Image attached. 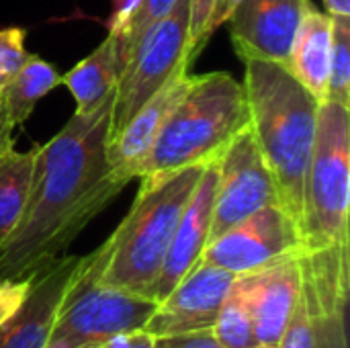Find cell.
I'll return each instance as SVG.
<instances>
[{"label": "cell", "mask_w": 350, "mask_h": 348, "mask_svg": "<svg viewBox=\"0 0 350 348\" xmlns=\"http://www.w3.org/2000/svg\"><path fill=\"white\" fill-rule=\"evenodd\" d=\"M242 62L246 66L242 86L250 115V133L275 176L281 207L299 230L304 180L322 103L287 66L267 59Z\"/></svg>", "instance_id": "7a4b0ae2"}, {"label": "cell", "mask_w": 350, "mask_h": 348, "mask_svg": "<svg viewBox=\"0 0 350 348\" xmlns=\"http://www.w3.org/2000/svg\"><path fill=\"white\" fill-rule=\"evenodd\" d=\"M230 14V0H189V59L201 53L203 45Z\"/></svg>", "instance_id": "cb8c5ba5"}, {"label": "cell", "mask_w": 350, "mask_h": 348, "mask_svg": "<svg viewBox=\"0 0 350 348\" xmlns=\"http://www.w3.org/2000/svg\"><path fill=\"white\" fill-rule=\"evenodd\" d=\"M326 101L350 107V16H332V53Z\"/></svg>", "instance_id": "603a6c76"}, {"label": "cell", "mask_w": 350, "mask_h": 348, "mask_svg": "<svg viewBox=\"0 0 350 348\" xmlns=\"http://www.w3.org/2000/svg\"><path fill=\"white\" fill-rule=\"evenodd\" d=\"M62 84L57 70L43 57L31 53L29 59L14 72L0 90V105L8 121L16 127L25 123L37 103L55 86Z\"/></svg>", "instance_id": "ffe728a7"}, {"label": "cell", "mask_w": 350, "mask_h": 348, "mask_svg": "<svg viewBox=\"0 0 350 348\" xmlns=\"http://www.w3.org/2000/svg\"><path fill=\"white\" fill-rule=\"evenodd\" d=\"M115 92L76 113L39 146L29 205L14 234L0 246V277H23L59 258L76 236L127 187L111 172L107 150Z\"/></svg>", "instance_id": "6da1fadb"}, {"label": "cell", "mask_w": 350, "mask_h": 348, "mask_svg": "<svg viewBox=\"0 0 350 348\" xmlns=\"http://www.w3.org/2000/svg\"><path fill=\"white\" fill-rule=\"evenodd\" d=\"M234 289L246 304L256 340L279 347L301 289L299 254L273 263L265 269L238 275Z\"/></svg>", "instance_id": "4fadbf2b"}, {"label": "cell", "mask_w": 350, "mask_h": 348, "mask_svg": "<svg viewBox=\"0 0 350 348\" xmlns=\"http://www.w3.org/2000/svg\"><path fill=\"white\" fill-rule=\"evenodd\" d=\"M250 348H279L277 345H265V343H256L254 347H250Z\"/></svg>", "instance_id": "1f68e13d"}, {"label": "cell", "mask_w": 350, "mask_h": 348, "mask_svg": "<svg viewBox=\"0 0 350 348\" xmlns=\"http://www.w3.org/2000/svg\"><path fill=\"white\" fill-rule=\"evenodd\" d=\"M39 146L14 150V139L0 150V246L18 228L29 205Z\"/></svg>", "instance_id": "ac0fdd59"}, {"label": "cell", "mask_w": 350, "mask_h": 348, "mask_svg": "<svg viewBox=\"0 0 350 348\" xmlns=\"http://www.w3.org/2000/svg\"><path fill=\"white\" fill-rule=\"evenodd\" d=\"M299 254V230L279 205H267L213 238L199 260L246 275Z\"/></svg>", "instance_id": "30bf717a"}, {"label": "cell", "mask_w": 350, "mask_h": 348, "mask_svg": "<svg viewBox=\"0 0 350 348\" xmlns=\"http://www.w3.org/2000/svg\"><path fill=\"white\" fill-rule=\"evenodd\" d=\"M211 330L224 348H250L258 343L252 318L246 310L244 299L234 289V285H232Z\"/></svg>", "instance_id": "7402d4cb"}, {"label": "cell", "mask_w": 350, "mask_h": 348, "mask_svg": "<svg viewBox=\"0 0 350 348\" xmlns=\"http://www.w3.org/2000/svg\"><path fill=\"white\" fill-rule=\"evenodd\" d=\"M29 51L25 49V31L18 27L0 29V72L4 80H8L18 68L29 59Z\"/></svg>", "instance_id": "d4e9b609"}, {"label": "cell", "mask_w": 350, "mask_h": 348, "mask_svg": "<svg viewBox=\"0 0 350 348\" xmlns=\"http://www.w3.org/2000/svg\"><path fill=\"white\" fill-rule=\"evenodd\" d=\"M33 281V271L23 277H0V328L16 314Z\"/></svg>", "instance_id": "484cf974"}, {"label": "cell", "mask_w": 350, "mask_h": 348, "mask_svg": "<svg viewBox=\"0 0 350 348\" xmlns=\"http://www.w3.org/2000/svg\"><path fill=\"white\" fill-rule=\"evenodd\" d=\"M234 2H236V0H230V10H232V6H234Z\"/></svg>", "instance_id": "836d02e7"}, {"label": "cell", "mask_w": 350, "mask_h": 348, "mask_svg": "<svg viewBox=\"0 0 350 348\" xmlns=\"http://www.w3.org/2000/svg\"><path fill=\"white\" fill-rule=\"evenodd\" d=\"M330 16H350V0H324Z\"/></svg>", "instance_id": "f546056e"}, {"label": "cell", "mask_w": 350, "mask_h": 348, "mask_svg": "<svg viewBox=\"0 0 350 348\" xmlns=\"http://www.w3.org/2000/svg\"><path fill=\"white\" fill-rule=\"evenodd\" d=\"M139 2L142 0H113V12H111V18L107 23L109 33H117L131 18V14L139 6Z\"/></svg>", "instance_id": "f1b7e54d"}, {"label": "cell", "mask_w": 350, "mask_h": 348, "mask_svg": "<svg viewBox=\"0 0 350 348\" xmlns=\"http://www.w3.org/2000/svg\"><path fill=\"white\" fill-rule=\"evenodd\" d=\"M12 129H14V125L8 121V117H6V113H4V109L0 105V150L8 142H12Z\"/></svg>", "instance_id": "4dcf8cb0"}, {"label": "cell", "mask_w": 350, "mask_h": 348, "mask_svg": "<svg viewBox=\"0 0 350 348\" xmlns=\"http://www.w3.org/2000/svg\"><path fill=\"white\" fill-rule=\"evenodd\" d=\"M4 82H6V80H4V76H2V72H0V90H2V86H4Z\"/></svg>", "instance_id": "d6a6232c"}, {"label": "cell", "mask_w": 350, "mask_h": 348, "mask_svg": "<svg viewBox=\"0 0 350 348\" xmlns=\"http://www.w3.org/2000/svg\"><path fill=\"white\" fill-rule=\"evenodd\" d=\"M217 166L215 162L207 164L180 219L174 230L168 254L164 258L160 277L152 289V302L160 304L172 287L199 263L205 246L211 240V222H213V199H215Z\"/></svg>", "instance_id": "9a60e30c"}, {"label": "cell", "mask_w": 350, "mask_h": 348, "mask_svg": "<svg viewBox=\"0 0 350 348\" xmlns=\"http://www.w3.org/2000/svg\"><path fill=\"white\" fill-rule=\"evenodd\" d=\"M189 0H178L142 39L115 88L111 139L174 76L189 72ZM109 139V142H111Z\"/></svg>", "instance_id": "ba28073f"}, {"label": "cell", "mask_w": 350, "mask_h": 348, "mask_svg": "<svg viewBox=\"0 0 350 348\" xmlns=\"http://www.w3.org/2000/svg\"><path fill=\"white\" fill-rule=\"evenodd\" d=\"M330 53L332 16L310 4L295 33L287 68L320 103L326 101L328 92Z\"/></svg>", "instance_id": "e0dca14e"}, {"label": "cell", "mask_w": 350, "mask_h": 348, "mask_svg": "<svg viewBox=\"0 0 350 348\" xmlns=\"http://www.w3.org/2000/svg\"><path fill=\"white\" fill-rule=\"evenodd\" d=\"M310 4L312 0H236L228 18L238 57L287 66Z\"/></svg>", "instance_id": "8fae6325"}, {"label": "cell", "mask_w": 350, "mask_h": 348, "mask_svg": "<svg viewBox=\"0 0 350 348\" xmlns=\"http://www.w3.org/2000/svg\"><path fill=\"white\" fill-rule=\"evenodd\" d=\"M250 125L246 92L228 72L191 74L135 178L207 166Z\"/></svg>", "instance_id": "3957f363"}, {"label": "cell", "mask_w": 350, "mask_h": 348, "mask_svg": "<svg viewBox=\"0 0 350 348\" xmlns=\"http://www.w3.org/2000/svg\"><path fill=\"white\" fill-rule=\"evenodd\" d=\"M191 72H183L174 76L164 88H160L154 96H150L137 113L121 127L117 135L109 142L107 160L111 172L133 180L139 162L148 156L156 135L160 133L172 105L178 101L183 90L187 88Z\"/></svg>", "instance_id": "2e32d148"}, {"label": "cell", "mask_w": 350, "mask_h": 348, "mask_svg": "<svg viewBox=\"0 0 350 348\" xmlns=\"http://www.w3.org/2000/svg\"><path fill=\"white\" fill-rule=\"evenodd\" d=\"M350 107L324 101L299 215V254L350 252Z\"/></svg>", "instance_id": "5b68a950"}, {"label": "cell", "mask_w": 350, "mask_h": 348, "mask_svg": "<svg viewBox=\"0 0 350 348\" xmlns=\"http://www.w3.org/2000/svg\"><path fill=\"white\" fill-rule=\"evenodd\" d=\"M178 0H142L131 18L117 31L115 43H117V62H119V74L133 57L137 45L142 43L144 35L166 14L172 10V6Z\"/></svg>", "instance_id": "44dd1931"}, {"label": "cell", "mask_w": 350, "mask_h": 348, "mask_svg": "<svg viewBox=\"0 0 350 348\" xmlns=\"http://www.w3.org/2000/svg\"><path fill=\"white\" fill-rule=\"evenodd\" d=\"M205 166L139 178V193L111 238L103 281L115 289L152 299L178 219Z\"/></svg>", "instance_id": "277c9868"}, {"label": "cell", "mask_w": 350, "mask_h": 348, "mask_svg": "<svg viewBox=\"0 0 350 348\" xmlns=\"http://www.w3.org/2000/svg\"><path fill=\"white\" fill-rule=\"evenodd\" d=\"M109 254L111 238L80 256L45 348H98L115 336L146 328L158 304L107 285L103 271Z\"/></svg>", "instance_id": "8992f818"}, {"label": "cell", "mask_w": 350, "mask_h": 348, "mask_svg": "<svg viewBox=\"0 0 350 348\" xmlns=\"http://www.w3.org/2000/svg\"><path fill=\"white\" fill-rule=\"evenodd\" d=\"M117 80L119 62L113 33H109L88 57H84L66 76H62V84L76 101V113H84L98 107L111 92H115Z\"/></svg>", "instance_id": "d6986e66"}, {"label": "cell", "mask_w": 350, "mask_h": 348, "mask_svg": "<svg viewBox=\"0 0 350 348\" xmlns=\"http://www.w3.org/2000/svg\"><path fill=\"white\" fill-rule=\"evenodd\" d=\"M211 240L267 205L279 203L275 176L258 150L250 127L244 129L215 160ZM281 205V203H279ZM209 240V242H211Z\"/></svg>", "instance_id": "9c48e42d"}, {"label": "cell", "mask_w": 350, "mask_h": 348, "mask_svg": "<svg viewBox=\"0 0 350 348\" xmlns=\"http://www.w3.org/2000/svg\"><path fill=\"white\" fill-rule=\"evenodd\" d=\"M154 348H224L215 338L211 328L170 334V336H158L154 338Z\"/></svg>", "instance_id": "4316f807"}, {"label": "cell", "mask_w": 350, "mask_h": 348, "mask_svg": "<svg viewBox=\"0 0 350 348\" xmlns=\"http://www.w3.org/2000/svg\"><path fill=\"white\" fill-rule=\"evenodd\" d=\"M234 281V273L199 260L158 304L144 330L158 338L211 328Z\"/></svg>", "instance_id": "7c38bea8"}, {"label": "cell", "mask_w": 350, "mask_h": 348, "mask_svg": "<svg viewBox=\"0 0 350 348\" xmlns=\"http://www.w3.org/2000/svg\"><path fill=\"white\" fill-rule=\"evenodd\" d=\"M301 289L279 348H349L350 252L299 254Z\"/></svg>", "instance_id": "52a82bcc"}, {"label": "cell", "mask_w": 350, "mask_h": 348, "mask_svg": "<svg viewBox=\"0 0 350 348\" xmlns=\"http://www.w3.org/2000/svg\"><path fill=\"white\" fill-rule=\"evenodd\" d=\"M98 348H154V336L148 334L146 330H135V332L115 336Z\"/></svg>", "instance_id": "83f0119b"}, {"label": "cell", "mask_w": 350, "mask_h": 348, "mask_svg": "<svg viewBox=\"0 0 350 348\" xmlns=\"http://www.w3.org/2000/svg\"><path fill=\"white\" fill-rule=\"evenodd\" d=\"M80 256H59L33 271L29 293L0 328V348H45Z\"/></svg>", "instance_id": "5bb4252c"}]
</instances>
